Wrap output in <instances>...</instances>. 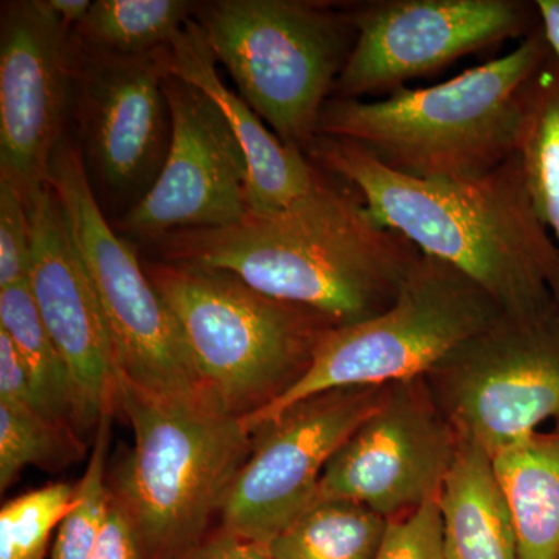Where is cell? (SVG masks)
<instances>
[{"mask_svg":"<svg viewBox=\"0 0 559 559\" xmlns=\"http://www.w3.org/2000/svg\"><path fill=\"white\" fill-rule=\"evenodd\" d=\"M148 242L160 261L230 272L264 296L310 308L337 326L389 310L423 255L371 215L355 187L325 171L289 207Z\"/></svg>","mask_w":559,"mask_h":559,"instance_id":"6da1fadb","label":"cell"},{"mask_svg":"<svg viewBox=\"0 0 559 559\" xmlns=\"http://www.w3.org/2000/svg\"><path fill=\"white\" fill-rule=\"evenodd\" d=\"M305 154L355 187L384 226L474 280L503 314H532L559 301V248L536 213L520 154L469 180L411 178L323 135Z\"/></svg>","mask_w":559,"mask_h":559,"instance_id":"7a4b0ae2","label":"cell"},{"mask_svg":"<svg viewBox=\"0 0 559 559\" xmlns=\"http://www.w3.org/2000/svg\"><path fill=\"white\" fill-rule=\"evenodd\" d=\"M550 53L539 27L498 60L436 86L374 102L331 97L318 135L353 143L411 178H481L520 151L533 80Z\"/></svg>","mask_w":559,"mask_h":559,"instance_id":"3957f363","label":"cell"},{"mask_svg":"<svg viewBox=\"0 0 559 559\" xmlns=\"http://www.w3.org/2000/svg\"><path fill=\"white\" fill-rule=\"evenodd\" d=\"M117 406L134 443L110 481L142 559H180L200 546L252 451L241 417L207 401L164 399L119 371Z\"/></svg>","mask_w":559,"mask_h":559,"instance_id":"277c9868","label":"cell"},{"mask_svg":"<svg viewBox=\"0 0 559 559\" xmlns=\"http://www.w3.org/2000/svg\"><path fill=\"white\" fill-rule=\"evenodd\" d=\"M143 267L170 308L209 399L237 417L263 409L299 381L337 326L230 272L167 261Z\"/></svg>","mask_w":559,"mask_h":559,"instance_id":"5b68a950","label":"cell"},{"mask_svg":"<svg viewBox=\"0 0 559 559\" xmlns=\"http://www.w3.org/2000/svg\"><path fill=\"white\" fill-rule=\"evenodd\" d=\"M194 21L238 95L282 142L307 151L356 31L348 9L308 0H218Z\"/></svg>","mask_w":559,"mask_h":559,"instance_id":"8992f818","label":"cell"},{"mask_svg":"<svg viewBox=\"0 0 559 559\" xmlns=\"http://www.w3.org/2000/svg\"><path fill=\"white\" fill-rule=\"evenodd\" d=\"M502 314L468 275L423 253L389 310L331 330L304 377L263 409L241 417L242 423L255 433L283 412L320 393L423 378L451 349Z\"/></svg>","mask_w":559,"mask_h":559,"instance_id":"52a82bcc","label":"cell"},{"mask_svg":"<svg viewBox=\"0 0 559 559\" xmlns=\"http://www.w3.org/2000/svg\"><path fill=\"white\" fill-rule=\"evenodd\" d=\"M49 183L100 301L120 373L164 399L215 404L202 388L170 308L134 246L103 215L83 156L64 140L51 160Z\"/></svg>","mask_w":559,"mask_h":559,"instance_id":"ba28073f","label":"cell"},{"mask_svg":"<svg viewBox=\"0 0 559 559\" xmlns=\"http://www.w3.org/2000/svg\"><path fill=\"white\" fill-rule=\"evenodd\" d=\"M423 378L459 439L491 457L544 421L559 423V301L500 316Z\"/></svg>","mask_w":559,"mask_h":559,"instance_id":"9c48e42d","label":"cell"},{"mask_svg":"<svg viewBox=\"0 0 559 559\" xmlns=\"http://www.w3.org/2000/svg\"><path fill=\"white\" fill-rule=\"evenodd\" d=\"M355 44L333 97L393 94L407 81L540 27L535 2L380 0L349 7Z\"/></svg>","mask_w":559,"mask_h":559,"instance_id":"30bf717a","label":"cell"},{"mask_svg":"<svg viewBox=\"0 0 559 559\" xmlns=\"http://www.w3.org/2000/svg\"><path fill=\"white\" fill-rule=\"evenodd\" d=\"M390 389H337L301 401L253 433L224 503V530L270 544L318 498L323 471Z\"/></svg>","mask_w":559,"mask_h":559,"instance_id":"8fae6325","label":"cell"},{"mask_svg":"<svg viewBox=\"0 0 559 559\" xmlns=\"http://www.w3.org/2000/svg\"><path fill=\"white\" fill-rule=\"evenodd\" d=\"M459 444L425 378L390 384L380 409L330 460L316 500H349L401 520L440 499Z\"/></svg>","mask_w":559,"mask_h":559,"instance_id":"7c38bea8","label":"cell"},{"mask_svg":"<svg viewBox=\"0 0 559 559\" xmlns=\"http://www.w3.org/2000/svg\"><path fill=\"white\" fill-rule=\"evenodd\" d=\"M167 159L156 182L119 224L143 241L180 230L221 229L249 215V170L229 121L200 87L167 73Z\"/></svg>","mask_w":559,"mask_h":559,"instance_id":"4fadbf2b","label":"cell"},{"mask_svg":"<svg viewBox=\"0 0 559 559\" xmlns=\"http://www.w3.org/2000/svg\"><path fill=\"white\" fill-rule=\"evenodd\" d=\"M167 49L123 57L83 47L75 61L84 164L131 207L156 182L170 148Z\"/></svg>","mask_w":559,"mask_h":559,"instance_id":"5bb4252c","label":"cell"},{"mask_svg":"<svg viewBox=\"0 0 559 559\" xmlns=\"http://www.w3.org/2000/svg\"><path fill=\"white\" fill-rule=\"evenodd\" d=\"M75 80L69 31L46 0L3 3L0 24V176L25 200L49 183Z\"/></svg>","mask_w":559,"mask_h":559,"instance_id":"9a60e30c","label":"cell"},{"mask_svg":"<svg viewBox=\"0 0 559 559\" xmlns=\"http://www.w3.org/2000/svg\"><path fill=\"white\" fill-rule=\"evenodd\" d=\"M32 266L28 286L40 319L68 364L79 396L80 429L117 406L119 367L100 301L50 183L28 201Z\"/></svg>","mask_w":559,"mask_h":559,"instance_id":"2e32d148","label":"cell"},{"mask_svg":"<svg viewBox=\"0 0 559 559\" xmlns=\"http://www.w3.org/2000/svg\"><path fill=\"white\" fill-rule=\"evenodd\" d=\"M215 57L198 22L190 20L167 49L171 75L200 87L223 110L248 160L250 213L289 207L316 186L320 168L299 146L282 142L255 110L221 80Z\"/></svg>","mask_w":559,"mask_h":559,"instance_id":"e0dca14e","label":"cell"},{"mask_svg":"<svg viewBox=\"0 0 559 559\" xmlns=\"http://www.w3.org/2000/svg\"><path fill=\"white\" fill-rule=\"evenodd\" d=\"M439 502L448 559H520L509 502L488 452L460 440Z\"/></svg>","mask_w":559,"mask_h":559,"instance_id":"ac0fdd59","label":"cell"},{"mask_svg":"<svg viewBox=\"0 0 559 559\" xmlns=\"http://www.w3.org/2000/svg\"><path fill=\"white\" fill-rule=\"evenodd\" d=\"M491 459L516 528L520 559H559V423Z\"/></svg>","mask_w":559,"mask_h":559,"instance_id":"d6986e66","label":"cell"},{"mask_svg":"<svg viewBox=\"0 0 559 559\" xmlns=\"http://www.w3.org/2000/svg\"><path fill=\"white\" fill-rule=\"evenodd\" d=\"M0 330L9 334L20 353L40 412L80 428L72 374L40 319L28 282L0 289Z\"/></svg>","mask_w":559,"mask_h":559,"instance_id":"ffe728a7","label":"cell"},{"mask_svg":"<svg viewBox=\"0 0 559 559\" xmlns=\"http://www.w3.org/2000/svg\"><path fill=\"white\" fill-rule=\"evenodd\" d=\"M389 521L349 500H316L267 544L275 559H374Z\"/></svg>","mask_w":559,"mask_h":559,"instance_id":"44dd1931","label":"cell"},{"mask_svg":"<svg viewBox=\"0 0 559 559\" xmlns=\"http://www.w3.org/2000/svg\"><path fill=\"white\" fill-rule=\"evenodd\" d=\"M197 7L183 0H97L75 28L84 49L102 53L148 55L167 49Z\"/></svg>","mask_w":559,"mask_h":559,"instance_id":"7402d4cb","label":"cell"},{"mask_svg":"<svg viewBox=\"0 0 559 559\" xmlns=\"http://www.w3.org/2000/svg\"><path fill=\"white\" fill-rule=\"evenodd\" d=\"M518 154L536 213L559 248V60L554 53L533 80Z\"/></svg>","mask_w":559,"mask_h":559,"instance_id":"603a6c76","label":"cell"},{"mask_svg":"<svg viewBox=\"0 0 559 559\" xmlns=\"http://www.w3.org/2000/svg\"><path fill=\"white\" fill-rule=\"evenodd\" d=\"M83 455L72 426L21 404L0 401V489L35 465L60 469Z\"/></svg>","mask_w":559,"mask_h":559,"instance_id":"cb8c5ba5","label":"cell"},{"mask_svg":"<svg viewBox=\"0 0 559 559\" xmlns=\"http://www.w3.org/2000/svg\"><path fill=\"white\" fill-rule=\"evenodd\" d=\"M112 412L95 426L94 450L75 487L72 506L58 527L50 559H87L108 520L112 489L106 481Z\"/></svg>","mask_w":559,"mask_h":559,"instance_id":"d4e9b609","label":"cell"},{"mask_svg":"<svg viewBox=\"0 0 559 559\" xmlns=\"http://www.w3.org/2000/svg\"><path fill=\"white\" fill-rule=\"evenodd\" d=\"M73 496V485L51 484L7 502L0 511V559H46Z\"/></svg>","mask_w":559,"mask_h":559,"instance_id":"484cf974","label":"cell"},{"mask_svg":"<svg viewBox=\"0 0 559 559\" xmlns=\"http://www.w3.org/2000/svg\"><path fill=\"white\" fill-rule=\"evenodd\" d=\"M31 266L28 202L11 180L0 176V289L27 283Z\"/></svg>","mask_w":559,"mask_h":559,"instance_id":"4316f807","label":"cell"},{"mask_svg":"<svg viewBox=\"0 0 559 559\" xmlns=\"http://www.w3.org/2000/svg\"><path fill=\"white\" fill-rule=\"evenodd\" d=\"M374 559H448L439 499L390 521Z\"/></svg>","mask_w":559,"mask_h":559,"instance_id":"83f0119b","label":"cell"},{"mask_svg":"<svg viewBox=\"0 0 559 559\" xmlns=\"http://www.w3.org/2000/svg\"><path fill=\"white\" fill-rule=\"evenodd\" d=\"M87 559H142L138 535L127 511L116 498L110 500L108 520Z\"/></svg>","mask_w":559,"mask_h":559,"instance_id":"f1b7e54d","label":"cell"},{"mask_svg":"<svg viewBox=\"0 0 559 559\" xmlns=\"http://www.w3.org/2000/svg\"><path fill=\"white\" fill-rule=\"evenodd\" d=\"M0 401H9L40 412L20 353L3 330H0Z\"/></svg>","mask_w":559,"mask_h":559,"instance_id":"f546056e","label":"cell"},{"mask_svg":"<svg viewBox=\"0 0 559 559\" xmlns=\"http://www.w3.org/2000/svg\"><path fill=\"white\" fill-rule=\"evenodd\" d=\"M180 559H275L267 544L241 538L224 530L212 539L201 543Z\"/></svg>","mask_w":559,"mask_h":559,"instance_id":"4dcf8cb0","label":"cell"},{"mask_svg":"<svg viewBox=\"0 0 559 559\" xmlns=\"http://www.w3.org/2000/svg\"><path fill=\"white\" fill-rule=\"evenodd\" d=\"M51 13L60 20L68 31L76 28L86 20L92 2L90 0H46Z\"/></svg>","mask_w":559,"mask_h":559,"instance_id":"1f68e13d","label":"cell"},{"mask_svg":"<svg viewBox=\"0 0 559 559\" xmlns=\"http://www.w3.org/2000/svg\"><path fill=\"white\" fill-rule=\"evenodd\" d=\"M540 28L546 36L551 53L559 60V0H536Z\"/></svg>","mask_w":559,"mask_h":559,"instance_id":"d6a6232c","label":"cell"}]
</instances>
